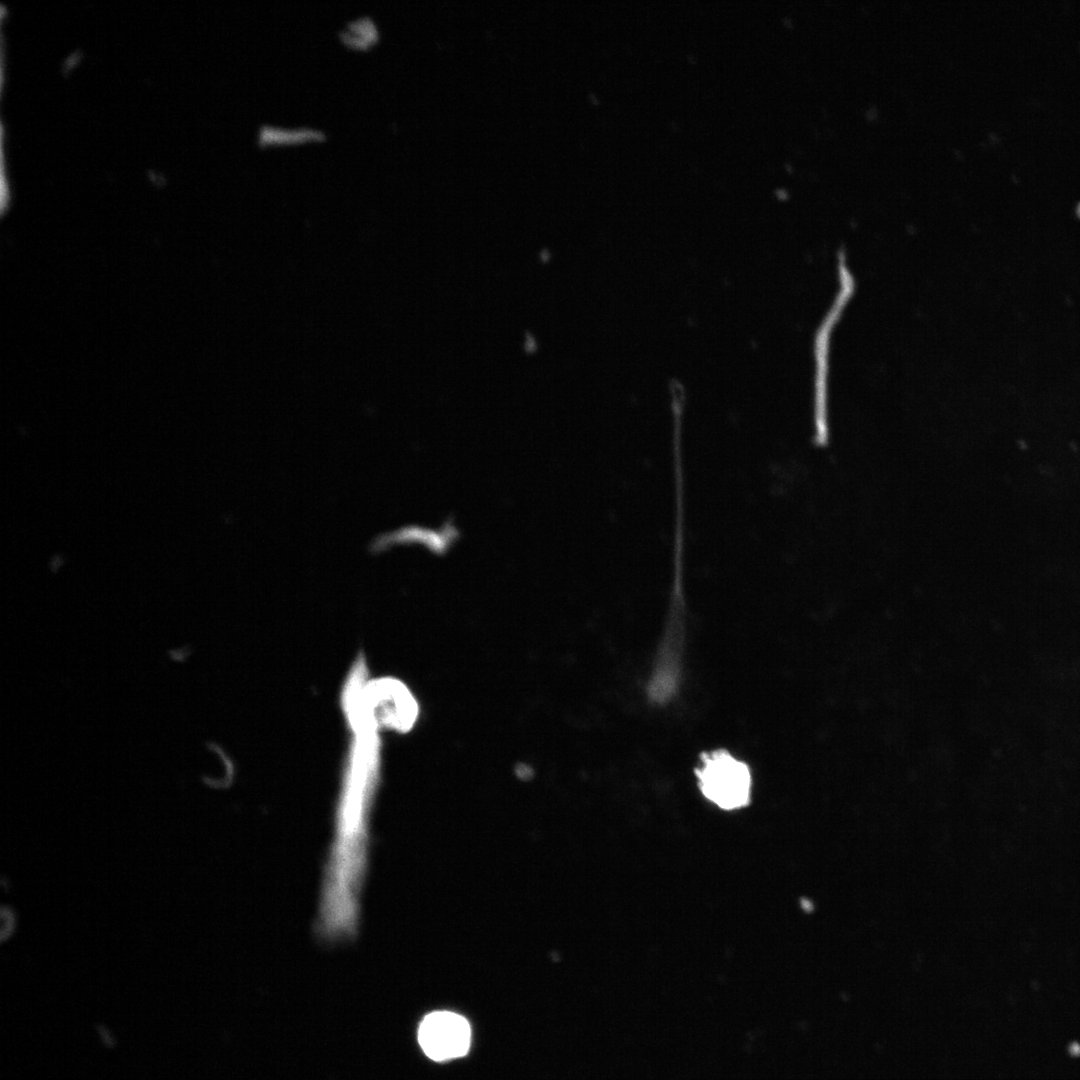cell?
Listing matches in <instances>:
<instances>
[{
	"label": "cell",
	"mask_w": 1080,
	"mask_h": 1080,
	"mask_svg": "<svg viewBox=\"0 0 1080 1080\" xmlns=\"http://www.w3.org/2000/svg\"><path fill=\"white\" fill-rule=\"evenodd\" d=\"M364 695L379 729L406 733L414 727L419 715L418 703L401 680L394 677L369 679Z\"/></svg>",
	"instance_id": "cell-3"
},
{
	"label": "cell",
	"mask_w": 1080,
	"mask_h": 1080,
	"mask_svg": "<svg viewBox=\"0 0 1080 1080\" xmlns=\"http://www.w3.org/2000/svg\"><path fill=\"white\" fill-rule=\"evenodd\" d=\"M376 33V27L373 22L368 20V18H360L351 22L347 28L342 31V39L346 44H349L352 47H368L375 42Z\"/></svg>",
	"instance_id": "cell-6"
},
{
	"label": "cell",
	"mask_w": 1080,
	"mask_h": 1080,
	"mask_svg": "<svg viewBox=\"0 0 1080 1080\" xmlns=\"http://www.w3.org/2000/svg\"><path fill=\"white\" fill-rule=\"evenodd\" d=\"M696 777L704 797L723 810L743 808L750 802V768L726 750L703 753Z\"/></svg>",
	"instance_id": "cell-2"
},
{
	"label": "cell",
	"mask_w": 1080,
	"mask_h": 1080,
	"mask_svg": "<svg viewBox=\"0 0 1080 1080\" xmlns=\"http://www.w3.org/2000/svg\"><path fill=\"white\" fill-rule=\"evenodd\" d=\"M352 742L337 803L334 836L323 877L319 919L334 929L358 924L368 862L371 810L381 764L380 730L362 689L342 694Z\"/></svg>",
	"instance_id": "cell-1"
},
{
	"label": "cell",
	"mask_w": 1080,
	"mask_h": 1080,
	"mask_svg": "<svg viewBox=\"0 0 1080 1080\" xmlns=\"http://www.w3.org/2000/svg\"><path fill=\"white\" fill-rule=\"evenodd\" d=\"M321 137L319 130L299 127V128H286L269 126L263 127L259 134V141L261 144H285V143H297L306 140H311Z\"/></svg>",
	"instance_id": "cell-5"
},
{
	"label": "cell",
	"mask_w": 1080,
	"mask_h": 1080,
	"mask_svg": "<svg viewBox=\"0 0 1080 1080\" xmlns=\"http://www.w3.org/2000/svg\"><path fill=\"white\" fill-rule=\"evenodd\" d=\"M418 1042L426 1056L434 1061L459 1058L469 1051L471 1027L462 1015L435 1011L420 1023Z\"/></svg>",
	"instance_id": "cell-4"
}]
</instances>
